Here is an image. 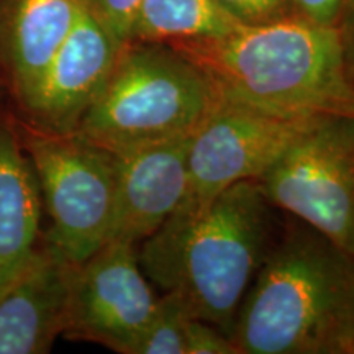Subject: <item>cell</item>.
<instances>
[{
    "label": "cell",
    "instance_id": "cell-1",
    "mask_svg": "<svg viewBox=\"0 0 354 354\" xmlns=\"http://www.w3.org/2000/svg\"><path fill=\"white\" fill-rule=\"evenodd\" d=\"M259 180H241L210 197H185L140 243L149 282L183 300L197 320L232 338L238 312L282 225Z\"/></svg>",
    "mask_w": 354,
    "mask_h": 354
},
{
    "label": "cell",
    "instance_id": "cell-2",
    "mask_svg": "<svg viewBox=\"0 0 354 354\" xmlns=\"http://www.w3.org/2000/svg\"><path fill=\"white\" fill-rule=\"evenodd\" d=\"M232 342L238 354H353L354 254L290 216L243 300Z\"/></svg>",
    "mask_w": 354,
    "mask_h": 354
},
{
    "label": "cell",
    "instance_id": "cell-3",
    "mask_svg": "<svg viewBox=\"0 0 354 354\" xmlns=\"http://www.w3.org/2000/svg\"><path fill=\"white\" fill-rule=\"evenodd\" d=\"M172 46L205 71L223 102L290 118L354 115L336 26L290 17Z\"/></svg>",
    "mask_w": 354,
    "mask_h": 354
},
{
    "label": "cell",
    "instance_id": "cell-4",
    "mask_svg": "<svg viewBox=\"0 0 354 354\" xmlns=\"http://www.w3.org/2000/svg\"><path fill=\"white\" fill-rule=\"evenodd\" d=\"M223 104L197 63L167 43L128 41L79 136L112 153L192 136Z\"/></svg>",
    "mask_w": 354,
    "mask_h": 354
},
{
    "label": "cell",
    "instance_id": "cell-5",
    "mask_svg": "<svg viewBox=\"0 0 354 354\" xmlns=\"http://www.w3.org/2000/svg\"><path fill=\"white\" fill-rule=\"evenodd\" d=\"M50 216L44 245L79 266L109 241L115 207V154L77 133L17 123Z\"/></svg>",
    "mask_w": 354,
    "mask_h": 354
},
{
    "label": "cell",
    "instance_id": "cell-6",
    "mask_svg": "<svg viewBox=\"0 0 354 354\" xmlns=\"http://www.w3.org/2000/svg\"><path fill=\"white\" fill-rule=\"evenodd\" d=\"M258 180L279 210L354 254V115H320Z\"/></svg>",
    "mask_w": 354,
    "mask_h": 354
},
{
    "label": "cell",
    "instance_id": "cell-7",
    "mask_svg": "<svg viewBox=\"0 0 354 354\" xmlns=\"http://www.w3.org/2000/svg\"><path fill=\"white\" fill-rule=\"evenodd\" d=\"M156 305L136 246L107 241L73 268L63 336L135 354Z\"/></svg>",
    "mask_w": 354,
    "mask_h": 354
},
{
    "label": "cell",
    "instance_id": "cell-8",
    "mask_svg": "<svg viewBox=\"0 0 354 354\" xmlns=\"http://www.w3.org/2000/svg\"><path fill=\"white\" fill-rule=\"evenodd\" d=\"M318 117H281L223 102L190 138L187 197H210L241 180H258Z\"/></svg>",
    "mask_w": 354,
    "mask_h": 354
},
{
    "label": "cell",
    "instance_id": "cell-9",
    "mask_svg": "<svg viewBox=\"0 0 354 354\" xmlns=\"http://www.w3.org/2000/svg\"><path fill=\"white\" fill-rule=\"evenodd\" d=\"M122 46L81 0L76 24L21 110L24 123L57 135L76 131L104 91Z\"/></svg>",
    "mask_w": 354,
    "mask_h": 354
},
{
    "label": "cell",
    "instance_id": "cell-10",
    "mask_svg": "<svg viewBox=\"0 0 354 354\" xmlns=\"http://www.w3.org/2000/svg\"><path fill=\"white\" fill-rule=\"evenodd\" d=\"M192 136L156 141L115 154V207L109 241L140 245L189 196Z\"/></svg>",
    "mask_w": 354,
    "mask_h": 354
},
{
    "label": "cell",
    "instance_id": "cell-11",
    "mask_svg": "<svg viewBox=\"0 0 354 354\" xmlns=\"http://www.w3.org/2000/svg\"><path fill=\"white\" fill-rule=\"evenodd\" d=\"M73 264L41 243L0 295V354H43L63 336Z\"/></svg>",
    "mask_w": 354,
    "mask_h": 354
},
{
    "label": "cell",
    "instance_id": "cell-12",
    "mask_svg": "<svg viewBox=\"0 0 354 354\" xmlns=\"http://www.w3.org/2000/svg\"><path fill=\"white\" fill-rule=\"evenodd\" d=\"M81 0H0L2 77L20 110L76 24Z\"/></svg>",
    "mask_w": 354,
    "mask_h": 354
},
{
    "label": "cell",
    "instance_id": "cell-13",
    "mask_svg": "<svg viewBox=\"0 0 354 354\" xmlns=\"http://www.w3.org/2000/svg\"><path fill=\"white\" fill-rule=\"evenodd\" d=\"M41 203L19 127L10 115L0 113V295L41 246Z\"/></svg>",
    "mask_w": 354,
    "mask_h": 354
},
{
    "label": "cell",
    "instance_id": "cell-14",
    "mask_svg": "<svg viewBox=\"0 0 354 354\" xmlns=\"http://www.w3.org/2000/svg\"><path fill=\"white\" fill-rule=\"evenodd\" d=\"M238 25L215 0H141L128 41H197L223 37Z\"/></svg>",
    "mask_w": 354,
    "mask_h": 354
},
{
    "label": "cell",
    "instance_id": "cell-15",
    "mask_svg": "<svg viewBox=\"0 0 354 354\" xmlns=\"http://www.w3.org/2000/svg\"><path fill=\"white\" fill-rule=\"evenodd\" d=\"M192 318L177 295L165 294L159 297L135 354H185L187 328Z\"/></svg>",
    "mask_w": 354,
    "mask_h": 354
},
{
    "label": "cell",
    "instance_id": "cell-16",
    "mask_svg": "<svg viewBox=\"0 0 354 354\" xmlns=\"http://www.w3.org/2000/svg\"><path fill=\"white\" fill-rule=\"evenodd\" d=\"M240 25L253 26L299 17L292 0H215Z\"/></svg>",
    "mask_w": 354,
    "mask_h": 354
},
{
    "label": "cell",
    "instance_id": "cell-17",
    "mask_svg": "<svg viewBox=\"0 0 354 354\" xmlns=\"http://www.w3.org/2000/svg\"><path fill=\"white\" fill-rule=\"evenodd\" d=\"M82 2L117 38L118 43H128L133 20L141 0H82Z\"/></svg>",
    "mask_w": 354,
    "mask_h": 354
},
{
    "label": "cell",
    "instance_id": "cell-18",
    "mask_svg": "<svg viewBox=\"0 0 354 354\" xmlns=\"http://www.w3.org/2000/svg\"><path fill=\"white\" fill-rule=\"evenodd\" d=\"M185 354H238L232 338L212 323L192 318L187 328Z\"/></svg>",
    "mask_w": 354,
    "mask_h": 354
},
{
    "label": "cell",
    "instance_id": "cell-19",
    "mask_svg": "<svg viewBox=\"0 0 354 354\" xmlns=\"http://www.w3.org/2000/svg\"><path fill=\"white\" fill-rule=\"evenodd\" d=\"M299 17L313 24L338 26L354 10V0H292Z\"/></svg>",
    "mask_w": 354,
    "mask_h": 354
},
{
    "label": "cell",
    "instance_id": "cell-20",
    "mask_svg": "<svg viewBox=\"0 0 354 354\" xmlns=\"http://www.w3.org/2000/svg\"><path fill=\"white\" fill-rule=\"evenodd\" d=\"M336 28H338L339 43H342L344 76L354 92V10L344 17Z\"/></svg>",
    "mask_w": 354,
    "mask_h": 354
},
{
    "label": "cell",
    "instance_id": "cell-21",
    "mask_svg": "<svg viewBox=\"0 0 354 354\" xmlns=\"http://www.w3.org/2000/svg\"><path fill=\"white\" fill-rule=\"evenodd\" d=\"M7 91H8L7 84H6V81H3L2 74H0V110H2L3 102H6V99H7Z\"/></svg>",
    "mask_w": 354,
    "mask_h": 354
},
{
    "label": "cell",
    "instance_id": "cell-22",
    "mask_svg": "<svg viewBox=\"0 0 354 354\" xmlns=\"http://www.w3.org/2000/svg\"><path fill=\"white\" fill-rule=\"evenodd\" d=\"M353 354H354V348H353Z\"/></svg>",
    "mask_w": 354,
    "mask_h": 354
}]
</instances>
